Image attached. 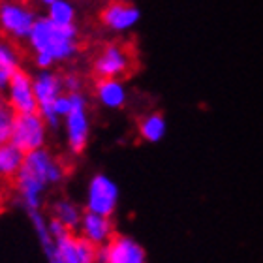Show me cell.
<instances>
[{
	"mask_svg": "<svg viewBox=\"0 0 263 263\" xmlns=\"http://www.w3.org/2000/svg\"><path fill=\"white\" fill-rule=\"evenodd\" d=\"M137 132H139V137L147 143H158L165 137V132H167V122H165V117L162 113H148V115H143L139 124H137Z\"/></svg>",
	"mask_w": 263,
	"mask_h": 263,
	"instance_id": "15",
	"label": "cell"
},
{
	"mask_svg": "<svg viewBox=\"0 0 263 263\" xmlns=\"http://www.w3.org/2000/svg\"><path fill=\"white\" fill-rule=\"evenodd\" d=\"M38 15L21 0H0V32L13 42H25Z\"/></svg>",
	"mask_w": 263,
	"mask_h": 263,
	"instance_id": "4",
	"label": "cell"
},
{
	"mask_svg": "<svg viewBox=\"0 0 263 263\" xmlns=\"http://www.w3.org/2000/svg\"><path fill=\"white\" fill-rule=\"evenodd\" d=\"M25 153L13 145V143H2L0 145V177L2 179H13L21 167Z\"/></svg>",
	"mask_w": 263,
	"mask_h": 263,
	"instance_id": "16",
	"label": "cell"
},
{
	"mask_svg": "<svg viewBox=\"0 0 263 263\" xmlns=\"http://www.w3.org/2000/svg\"><path fill=\"white\" fill-rule=\"evenodd\" d=\"M8 104L15 115L38 113V100L34 94L32 77L21 68L11 76L8 83Z\"/></svg>",
	"mask_w": 263,
	"mask_h": 263,
	"instance_id": "9",
	"label": "cell"
},
{
	"mask_svg": "<svg viewBox=\"0 0 263 263\" xmlns=\"http://www.w3.org/2000/svg\"><path fill=\"white\" fill-rule=\"evenodd\" d=\"M45 128H47V124L40 113L15 115L13 126H11L10 143H13L25 154L36 151V148H42L45 143Z\"/></svg>",
	"mask_w": 263,
	"mask_h": 263,
	"instance_id": "7",
	"label": "cell"
},
{
	"mask_svg": "<svg viewBox=\"0 0 263 263\" xmlns=\"http://www.w3.org/2000/svg\"><path fill=\"white\" fill-rule=\"evenodd\" d=\"M77 231H79V235L85 241H88L90 245H94V247L98 248L115 235V226H113L109 216H102V214L85 211Z\"/></svg>",
	"mask_w": 263,
	"mask_h": 263,
	"instance_id": "13",
	"label": "cell"
},
{
	"mask_svg": "<svg viewBox=\"0 0 263 263\" xmlns=\"http://www.w3.org/2000/svg\"><path fill=\"white\" fill-rule=\"evenodd\" d=\"M62 85H64V92H81V79L76 73L62 76Z\"/></svg>",
	"mask_w": 263,
	"mask_h": 263,
	"instance_id": "21",
	"label": "cell"
},
{
	"mask_svg": "<svg viewBox=\"0 0 263 263\" xmlns=\"http://www.w3.org/2000/svg\"><path fill=\"white\" fill-rule=\"evenodd\" d=\"M19 70V53L10 42H0V88L8 87L11 76Z\"/></svg>",
	"mask_w": 263,
	"mask_h": 263,
	"instance_id": "17",
	"label": "cell"
},
{
	"mask_svg": "<svg viewBox=\"0 0 263 263\" xmlns=\"http://www.w3.org/2000/svg\"><path fill=\"white\" fill-rule=\"evenodd\" d=\"M47 19L61 25V27H68V25H76V8L68 0H57L55 4H51L47 8Z\"/></svg>",
	"mask_w": 263,
	"mask_h": 263,
	"instance_id": "19",
	"label": "cell"
},
{
	"mask_svg": "<svg viewBox=\"0 0 263 263\" xmlns=\"http://www.w3.org/2000/svg\"><path fill=\"white\" fill-rule=\"evenodd\" d=\"M134 57L122 44H107L94 61V73L98 79H122L132 71Z\"/></svg>",
	"mask_w": 263,
	"mask_h": 263,
	"instance_id": "5",
	"label": "cell"
},
{
	"mask_svg": "<svg viewBox=\"0 0 263 263\" xmlns=\"http://www.w3.org/2000/svg\"><path fill=\"white\" fill-rule=\"evenodd\" d=\"M81 209L77 207L76 203H71L70 199H59L53 205V218L59 220L64 228L70 231H77L79 222H81Z\"/></svg>",
	"mask_w": 263,
	"mask_h": 263,
	"instance_id": "18",
	"label": "cell"
},
{
	"mask_svg": "<svg viewBox=\"0 0 263 263\" xmlns=\"http://www.w3.org/2000/svg\"><path fill=\"white\" fill-rule=\"evenodd\" d=\"M66 126V139H68V147L73 154H81L87 148L88 136H90V121H88L87 113V100L85 96L77 100L73 109L64 117Z\"/></svg>",
	"mask_w": 263,
	"mask_h": 263,
	"instance_id": "10",
	"label": "cell"
},
{
	"mask_svg": "<svg viewBox=\"0 0 263 263\" xmlns=\"http://www.w3.org/2000/svg\"><path fill=\"white\" fill-rule=\"evenodd\" d=\"M64 177V165L44 147L25 154L23 164L13 177L15 190L28 211H40L42 196L49 184H57Z\"/></svg>",
	"mask_w": 263,
	"mask_h": 263,
	"instance_id": "1",
	"label": "cell"
},
{
	"mask_svg": "<svg viewBox=\"0 0 263 263\" xmlns=\"http://www.w3.org/2000/svg\"><path fill=\"white\" fill-rule=\"evenodd\" d=\"M96 263H147V252L130 235L115 233L96 248Z\"/></svg>",
	"mask_w": 263,
	"mask_h": 263,
	"instance_id": "6",
	"label": "cell"
},
{
	"mask_svg": "<svg viewBox=\"0 0 263 263\" xmlns=\"http://www.w3.org/2000/svg\"><path fill=\"white\" fill-rule=\"evenodd\" d=\"M0 211H2V194H0Z\"/></svg>",
	"mask_w": 263,
	"mask_h": 263,
	"instance_id": "23",
	"label": "cell"
},
{
	"mask_svg": "<svg viewBox=\"0 0 263 263\" xmlns=\"http://www.w3.org/2000/svg\"><path fill=\"white\" fill-rule=\"evenodd\" d=\"M119 205V186L104 173L94 175L87 188V211L102 216H113Z\"/></svg>",
	"mask_w": 263,
	"mask_h": 263,
	"instance_id": "8",
	"label": "cell"
},
{
	"mask_svg": "<svg viewBox=\"0 0 263 263\" xmlns=\"http://www.w3.org/2000/svg\"><path fill=\"white\" fill-rule=\"evenodd\" d=\"M38 2H40L42 6H45V8H49L51 4H55L57 0H38Z\"/></svg>",
	"mask_w": 263,
	"mask_h": 263,
	"instance_id": "22",
	"label": "cell"
},
{
	"mask_svg": "<svg viewBox=\"0 0 263 263\" xmlns=\"http://www.w3.org/2000/svg\"><path fill=\"white\" fill-rule=\"evenodd\" d=\"M141 19V11L130 0H109L100 11V21L111 32H126L136 27Z\"/></svg>",
	"mask_w": 263,
	"mask_h": 263,
	"instance_id": "11",
	"label": "cell"
},
{
	"mask_svg": "<svg viewBox=\"0 0 263 263\" xmlns=\"http://www.w3.org/2000/svg\"><path fill=\"white\" fill-rule=\"evenodd\" d=\"M13 119H15V113L10 107V104L0 100V145L10 141Z\"/></svg>",
	"mask_w": 263,
	"mask_h": 263,
	"instance_id": "20",
	"label": "cell"
},
{
	"mask_svg": "<svg viewBox=\"0 0 263 263\" xmlns=\"http://www.w3.org/2000/svg\"><path fill=\"white\" fill-rule=\"evenodd\" d=\"M27 42L34 51V64L40 70H51V66L70 61L79 51L76 25L61 27L47 17L36 19Z\"/></svg>",
	"mask_w": 263,
	"mask_h": 263,
	"instance_id": "2",
	"label": "cell"
},
{
	"mask_svg": "<svg viewBox=\"0 0 263 263\" xmlns=\"http://www.w3.org/2000/svg\"><path fill=\"white\" fill-rule=\"evenodd\" d=\"M32 87L36 100H38V113L45 115L51 109V105L62 92H64V85H62V76L55 73L51 70H40L36 77H32Z\"/></svg>",
	"mask_w": 263,
	"mask_h": 263,
	"instance_id": "12",
	"label": "cell"
},
{
	"mask_svg": "<svg viewBox=\"0 0 263 263\" xmlns=\"http://www.w3.org/2000/svg\"><path fill=\"white\" fill-rule=\"evenodd\" d=\"M28 216L49 263H96V247L85 241L81 235L68 231L66 235L53 239L49 226L40 211H28Z\"/></svg>",
	"mask_w": 263,
	"mask_h": 263,
	"instance_id": "3",
	"label": "cell"
},
{
	"mask_svg": "<svg viewBox=\"0 0 263 263\" xmlns=\"http://www.w3.org/2000/svg\"><path fill=\"white\" fill-rule=\"evenodd\" d=\"M94 92L105 109H121L128 100L126 87L122 79H98Z\"/></svg>",
	"mask_w": 263,
	"mask_h": 263,
	"instance_id": "14",
	"label": "cell"
}]
</instances>
